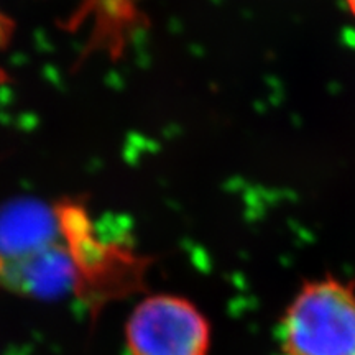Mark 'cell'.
I'll return each instance as SVG.
<instances>
[{
	"mask_svg": "<svg viewBox=\"0 0 355 355\" xmlns=\"http://www.w3.org/2000/svg\"><path fill=\"white\" fill-rule=\"evenodd\" d=\"M347 2V7L350 8V12H352V15L355 17V0H345Z\"/></svg>",
	"mask_w": 355,
	"mask_h": 355,
	"instance_id": "8992f818",
	"label": "cell"
},
{
	"mask_svg": "<svg viewBox=\"0 0 355 355\" xmlns=\"http://www.w3.org/2000/svg\"><path fill=\"white\" fill-rule=\"evenodd\" d=\"M60 225L56 212L43 204H8L0 211V260L12 265L55 245Z\"/></svg>",
	"mask_w": 355,
	"mask_h": 355,
	"instance_id": "3957f363",
	"label": "cell"
},
{
	"mask_svg": "<svg viewBox=\"0 0 355 355\" xmlns=\"http://www.w3.org/2000/svg\"><path fill=\"white\" fill-rule=\"evenodd\" d=\"M125 339L130 355H207L211 327L193 303L157 295L133 309Z\"/></svg>",
	"mask_w": 355,
	"mask_h": 355,
	"instance_id": "7a4b0ae2",
	"label": "cell"
},
{
	"mask_svg": "<svg viewBox=\"0 0 355 355\" xmlns=\"http://www.w3.org/2000/svg\"><path fill=\"white\" fill-rule=\"evenodd\" d=\"M13 28H15L13 26V20L0 8V51L6 50L7 44L10 43Z\"/></svg>",
	"mask_w": 355,
	"mask_h": 355,
	"instance_id": "5b68a950",
	"label": "cell"
},
{
	"mask_svg": "<svg viewBox=\"0 0 355 355\" xmlns=\"http://www.w3.org/2000/svg\"><path fill=\"white\" fill-rule=\"evenodd\" d=\"M7 273L17 286L37 296H55L69 288L74 278L73 263L58 243L7 265Z\"/></svg>",
	"mask_w": 355,
	"mask_h": 355,
	"instance_id": "277c9868",
	"label": "cell"
},
{
	"mask_svg": "<svg viewBox=\"0 0 355 355\" xmlns=\"http://www.w3.org/2000/svg\"><path fill=\"white\" fill-rule=\"evenodd\" d=\"M285 355H355V285L336 277L304 282L279 321Z\"/></svg>",
	"mask_w": 355,
	"mask_h": 355,
	"instance_id": "6da1fadb",
	"label": "cell"
}]
</instances>
